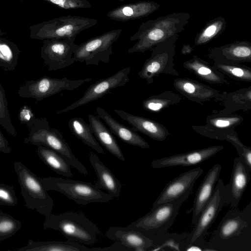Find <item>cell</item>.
<instances>
[{"mask_svg":"<svg viewBox=\"0 0 251 251\" xmlns=\"http://www.w3.org/2000/svg\"><path fill=\"white\" fill-rule=\"evenodd\" d=\"M131 250L126 247L121 243L116 241L111 246L103 248H91L89 251H130Z\"/></svg>","mask_w":251,"mask_h":251,"instance_id":"43","label":"cell"},{"mask_svg":"<svg viewBox=\"0 0 251 251\" xmlns=\"http://www.w3.org/2000/svg\"><path fill=\"white\" fill-rule=\"evenodd\" d=\"M60 8L70 10L88 9L92 7L88 0H43Z\"/></svg>","mask_w":251,"mask_h":251,"instance_id":"41","label":"cell"},{"mask_svg":"<svg viewBox=\"0 0 251 251\" xmlns=\"http://www.w3.org/2000/svg\"><path fill=\"white\" fill-rule=\"evenodd\" d=\"M251 251V202L242 210H228L205 243V250Z\"/></svg>","mask_w":251,"mask_h":251,"instance_id":"1","label":"cell"},{"mask_svg":"<svg viewBox=\"0 0 251 251\" xmlns=\"http://www.w3.org/2000/svg\"><path fill=\"white\" fill-rule=\"evenodd\" d=\"M251 172L239 157L234 159L230 181L225 185L226 205L237 207L251 180Z\"/></svg>","mask_w":251,"mask_h":251,"instance_id":"18","label":"cell"},{"mask_svg":"<svg viewBox=\"0 0 251 251\" xmlns=\"http://www.w3.org/2000/svg\"></svg>","mask_w":251,"mask_h":251,"instance_id":"48","label":"cell"},{"mask_svg":"<svg viewBox=\"0 0 251 251\" xmlns=\"http://www.w3.org/2000/svg\"><path fill=\"white\" fill-rule=\"evenodd\" d=\"M179 35L176 34L152 48L151 56L145 62L138 72L139 77L148 84L153 82L155 77L161 74L178 75L174 68L176 42Z\"/></svg>","mask_w":251,"mask_h":251,"instance_id":"10","label":"cell"},{"mask_svg":"<svg viewBox=\"0 0 251 251\" xmlns=\"http://www.w3.org/2000/svg\"><path fill=\"white\" fill-rule=\"evenodd\" d=\"M120 0V1H124V0Z\"/></svg>","mask_w":251,"mask_h":251,"instance_id":"47","label":"cell"},{"mask_svg":"<svg viewBox=\"0 0 251 251\" xmlns=\"http://www.w3.org/2000/svg\"><path fill=\"white\" fill-rule=\"evenodd\" d=\"M130 71V67L125 68L109 77L98 80L90 86L80 98L57 111L56 113L59 114L74 110L101 98L117 87L125 85L129 81Z\"/></svg>","mask_w":251,"mask_h":251,"instance_id":"14","label":"cell"},{"mask_svg":"<svg viewBox=\"0 0 251 251\" xmlns=\"http://www.w3.org/2000/svg\"><path fill=\"white\" fill-rule=\"evenodd\" d=\"M243 118L233 113L213 112L208 116L205 125L193 128L199 133L213 139L226 140V136L235 132L234 128L243 121Z\"/></svg>","mask_w":251,"mask_h":251,"instance_id":"15","label":"cell"},{"mask_svg":"<svg viewBox=\"0 0 251 251\" xmlns=\"http://www.w3.org/2000/svg\"><path fill=\"white\" fill-rule=\"evenodd\" d=\"M89 160L98 177L94 185L100 190H105L113 198H119L122 186L120 180L93 152L89 154Z\"/></svg>","mask_w":251,"mask_h":251,"instance_id":"26","label":"cell"},{"mask_svg":"<svg viewBox=\"0 0 251 251\" xmlns=\"http://www.w3.org/2000/svg\"><path fill=\"white\" fill-rule=\"evenodd\" d=\"M90 249L77 242L67 241H34L30 239L26 246L17 251H89Z\"/></svg>","mask_w":251,"mask_h":251,"instance_id":"30","label":"cell"},{"mask_svg":"<svg viewBox=\"0 0 251 251\" xmlns=\"http://www.w3.org/2000/svg\"><path fill=\"white\" fill-rule=\"evenodd\" d=\"M190 18L185 12L173 13L142 23L130 37L137 42L127 50L129 53L144 52L171 36L181 32Z\"/></svg>","mask_w":251,"mask_h":251,"instance_id":"2","label":"cell"},{"mask_svg":"<svg viewBox=\"0 0 251 251\" xmlns=\"http://www.w3.org/2000/svg\"><path fill=\"white\" fill-rule=\"evenodd\" d=\"M213 66L220 72L239 81H251V68L241 64L214 62Z\"/></svg>","mask_w":251,"mask_h":251,"instance_id":"36","label":"cell"},{"mask_svg":"<svg viewBox=\"0 0 251 251\" xmlns=\"http://www.w3.org/2000/svg\"><path fill=\"white\" fill-rule=\"evenodd\" d=\"M28 124L29 132L24 140L25 144L42 146L52 150L79 173L87 175L86 167L74 155L61 132L50 127L46 118H34Z\"/></svg>","mask_w":251,"mask_h":251,"instance_id":"4","label":"cell"},{"mask_svg":"<svg viewBox=\"0 0 251 251\" xmlns=\"http://www.w3.org/2000/svg\"><path fill=\"white\" fill-rule=\"evenodd\" d=\"M188 233L181 234L166 233L151 239L154 246L151 251L161 250L162 248H169V250L184 251V243Z\"/></svg>","mask_w":251,"mask_h":251,"instance_id":"37","label":"cell"},{"mask_svg":"<svg viewBox=\"0 0 251 251\" xmlns=\"http://www.w3.org/2000/svg\"><path fill=\"white\" fill-rule=\"evenodd\" d=\"M108 238L121 243L126 247L136 251L151 250L153 241L140 232L122 226H111L105 233Z\"/></svg>","mask_w":251,"mask_h":251,"instance_id":"21","label":"cell"},{"mask_svg":"<svg viewBox=\"0 0 251 251\" xmlns=\"http://www.w3.org/2000/svg\"><path fill=\"white\" fill-rule=\"evenodd\" d=\"M68 127L78 139L98 153H104V151L94 136L89 124L81 117H74L68 122Z\"/></svg>","mask_w":251,"mask_h":251,"instance_id":"32","label":"cell"},{"mask_svg":"<svg viewBox=\"0 0 251 251\" xmlns=\"http://www.w3.org/2000/svg\"><path fill=\"white\" fill-rule=\"evenodd\" d=\"M203 173V169L199 167L180 174L166 184L152 207L176 200L192 191L195 183Z\"/></svg>","mask_w":251,"mask_h":251,"instance_id":"16","label":"cell"},{"mask_svg":"<svg viewBox=\"0 0 251 251\" xmlns=\"http://www.w3.org/2000/svg\"><path fill=\"white\" fill-rule=\"evenodd\" d=\"M91 80L89 77L70 80L66 77L57 78L44 76L25 82L19 88L18 94L22 98L41 100L64 90L73 91Z\"/></svg>","mask_w":251,"mask_h":251,"instance_id":"12","label":"cell"},{"mask_svg":"<svg viewBox=\"0 0 251 251\" xmlns=\"http://www.w3.org/2000/svg\"><path fill=\"white\" fill-rule=\"evenodd\" d=\"M174 86L187 99L200 104L212 100H220L223 96V93L189 78H176L174 81Z\"/></svg>","mask_w":251,"mask_h":251,"instance_id":"20","label":"cell"},{"mask_svg":"<svg viewBox=\"0 0 251 251\" xmlns=\"http://www.w3.org/2000/svg\"><path fill=\"white\" fill-rule=\"evenodd\" d=\"M88 119L91 130L99 144L119 160L124 162L125 156L117 141L100 118L90 114Z\"/></svg>","mask_w":251,"mask_h":251,"instance_id":"27","label":"cell"},{"mask_svg":"<svg viewBox=\"0 0 251 251\" xmlns=\"http://www.w3.org/2000/svg\"><path fill=\"white\" fill-rule=\"evenodd\" d=\"M21 222L11 215L0 212V242L14 235L21 228Z\"/></svg>","mask_w":251,"mask_h":251,"instance_id":"38","label":"cell"},{"mask_svg":"<svg viewBox=\"0 0 251 251\" xmlns=\"http://www.w3.org/2000/svg\"><path fill=\"white\" fill-rule=\"evenodd\" d=\"M193 50V48L189 45H183L181 52L182 54L190 53Z\"/></svg>","mask_w":251,"mask_h":251,"instance_id":"45","label":"cell"},{"mask_svg":"<svg viewBox=\"0 0 251 251\" xmlns=\"http://www.w3.org/2000/svg\"><path fill=\"white\" fill-rule=\"evenodd\" d=\"M40 178L46 190L59 192L79 205L106 203L114 199L90 182L59 177Z\"/></svg>","mask_w":251,"mask_h":251,"instance_id":"7","label":"cell"},{"mask_svg":"<svg viewBox=\"0 0 251 251\" xmlns=\"http://www.w3.org/2000/svg\"><path fill=\"white\" fill-rule=\"evenodd\" d=\"M183 67L201 79L217 84H229L225 75L207 61L194 55L183 63Z\"/></svg>","mask_w":251,"mask_h":251,"instance_id":"28","label":"cell"},{"mask_svg":"<svg viewBox=\"0 0 251 251\" xmlns=\"http://www.w3.org/2000/svg\"><path fill=\"white\" fill-rule=\"evenodd\" d=\"M208 56L214 62L241 64L251 61V43L236 41L211 49Z\"/></svg>","mask_w":251,"mask_h":251,"instance_id":"19","label":"cell"},{"mask_svg":"<svg viewBox=\"0 0 251 251\" xmlns=\"http://www.w3.org/2000/svg\"><path fill=\"white\" fill-rule=\"evenodd\" d=\"M226 141L236 149L239 158L246 165L251 172V148L243 144L238 138L236 132L226 136Z\"/></svg>","mask_w":251,"mask_h":251,"instance_id":"40","label":"cell"},{"mask_svg":"<svg viewBox=\"0 0 251 251\" xmlns=\"http://www.w3.org/2000/svg\"><path fill=\"white\" fill-rule=\"evenodd\" d=\"M0 125L11 136L15 137L16 130L13 125L5 91L0 83Z\"/></svg>","mask_w":251,"mask_h":251,"instance_id":"39","label":"cell"},{"mask_svg":"<svg viewBox=\"0 0 251 251\" xmlns=\"http://www.w3.org/2000/svg\"><path fill=\"white\" fill-rule=\"evenodd\" d=\"M98 20L78 16H64L32 25L29 27L32 39H75L82 31L97 25Z\"/></svg>","mask_w":251,"mask_h":251,"instance_id":"6","label":"cell"},{"mask_svg":"<svg viewBox=\"0 0 251 251\" xmlns=\"http://www.w3.org/2000/svg\"><path fill=\"white\" fill-rule=\"evenodd\" d=\"M181 97L177 94L167 91L158 95H152L142 102L143 108L150 112H158L169 106L177 104Z\"/></svg>","mask_w":251,"mask_h":251,"instance_id":"33","label":"cell"},{"mask_svg":"<svg viewBox=\"0 0 251 251\" xmlns=\"http://www.w3.org/2000/svg\"><path fill=\"white\" fill-rule=\"evenodd\" d=\"M115 113L132 126L135 131H140L151 138L162 141L170 135L169 130L162 124L150 119L134 115L121 109H114Z\"/></svg>","mask_w":251,"mask_h":251,"instance_id":"23","label":"cell"},{"mask_svg":"<svg viewBox=\"0 0 251 251\" xmlns=\"http://www.w3.org/2000/svg\"><path fill=\"white\" fill-rule=\"evenodd\" d=\"M20 52L16 44L0 36V68L8 72L14 70Z\"/></svg>","mask_w":251,"mask_h":251,"instance_id":"34","label":"cell"},{"mask_svg":"<svg viewBox=\"0 0 251 251\" xmlns=\"http://www.w3.org/2000/svg\"><path fill=\"white\" fill-rule=\"evenodd\" d=\"M122 31L120 28L109 31L78 45L73 55L75 62L93 65L108 63L112 53V46Z\"/></svg>","mask_w":251,"mask_h":251,"instance_id":"11","label":"cell"},{"mask_svg":"<svg viewBox=\"0 0 251 251\" xmlns=\"http://www.w3.org/2000/svg\"><path fill=\"white\" fill-rule=\"evenodd\" d=\"M44 229H51L61 233L68 240L92 245L98 241L101 231L81 211H67L45 217Z\"/></svg>","mask_w":251,"mask_h":251,"instance_id":"3","label":"cell"},{"mask_svg":"<svg viewBox=\"0 0 251 251\" xmlns=\"http://www.w3.org/2000/svg\"><path fill=\"white\" fill-rule=\"evenodd\" d=\"M192 191L173 201L152 207L150 211L127 226L137 230L151 239L168 232L174 223L183 203Z\"/></svg>","mask_w":251,"mask_h":251,"instance_id":"5","label":"cell"},{"mask_svg":"<svg viewBox=\"0 0 251 251\" xmlns=\"http://www.w3.org/2000/svg\"><path fill=\"white\" fill-rule=\"evenodd\" d=\"M226 205L225 185L219 178L210 201L203 209L194 225L191 232L188 233L184 243V250L192 246H199L205 250V237L208 230L215 221L219 213Z\"/></svg>","mask_w":251,"mask_h":251,"instance_id":"9","label":"cell"},{"mask_svg":"<svg viewBox=\"0 0 251 251\" xmlns=\"http://www.w3.org/2000/svg\"><path fill=\"white\" fill-rule=\"evenodd\" d=\"M75 39H47L43 40L41 56L50 71L69 66L75 62L73 57L78 45Z\"/></svg>","mask_w":251,"mask_h":251,"instance_id":"13","label":"cell"},{"mask_svg":"<svg viewBox=\"0 0 251 251\" xmlns=\"http://www.w3.org/2000/svg\"><path fill=\"white\" fill-rule=\"evenodd\" d=\"M15 171L25 206L45 217L52 213L53 201L37 176L22 162H14Z\"/></svg>","mask_w":251,"mask_h":251,"instance_id":"8","label":"cell"},{"mask_svg":"<svg viewBox=\"0 0 251 251\" xmlns=\"http://www.w3.org/2000/svg\"><path fill=\"white\" fill-rule=\"evenodd\" d=\"M226 22L222 16L218 17L207 23L195 38V44H205L222 33L226 29Z\"/></svg>","mask_w":251,"mask_h":251,"instance_id":"35","label":"cell"},{"mask_svg":"<svg viewBox=\"0 0 251 251\" xmlns=\"http://www.w3.org/2000/svg\"><path fill=\"white\" fill-rule=\"evenodd\" d=\"M221 166L215 164L206 173L196 194L193 207L192 224L194 226L200 214L211 198L221 171Z\"/></svg>","mask_w":251,"mask_h":251,"instance_id":"22","label":"cell"},{"mask_svg":"<svg viewBox=\"0 0 251 251\" xmlns=\"http://www.w3.org/2000/svg\"><path fill=\"white\" fill-rule=\"evenodd\" d=\"M4 34V33L2 32V30H1L0 28V36H2Z\"/></svg>","mask_w":251,"mask_h":251,"instance_id":"46","label":"cell"},{"mask_svg":"<svg viewBox=\"0 0 251 251\" xmlns=\"http://www.w3.org/2000/svg\"><path fill=\"white\" fill-rule=\"evenodd\" d=\"M18 199L12 187L5 184H0V205L15 206Z\"/></svg>","mask_w":251,"mask_h":251,"instance_id":"42","label":"cell"},{"mask_svg":"<svg viewBox=\"0 0 251 251\" xmlns=\"http://www.w3.org/2000/svg\"><path fill=\"white\" fill-rule=\"evenodd\" d=\"M0 151L4 153H9L11 152V149L6 138L0 130Z\"/></svg>","mask_w":251,"mask_h":251,"instance_id":"44","label":"cell"},{"mask_svg":"<svg viewBox=\"0 0 251 251\" xmlns=\"http://www.w3.org/2000/svg\"><path fill=\"white\" fill-rule=\"evenodd\" d=\"M223 148L222 146H213L164 157L153 160L151 166L155 169L193 166L208 160Z\"/></svg>","mask_w":251,"mask_h":251,"instance_id":"17","label":"cell"},{"mask_svg":"<svg viewBox=\"0 0 251 251\" xmlns=\"http://www.w3.org/2000/svg\"><path fill=\"white\" fill-rule=\"evenodd\" d=\"M98 117L102 119L109 127L111 132L126 143L142 149L150 148L149 143L131 128H129L116 121L101 107L96 109Z\"/></svg>","mask_w":251,"mask_h":251,"instance_id":"25","label":"cell"},{"mask_svg":"<svg viewBox=\"0 0 251 251\" xmlns=\"http://www.w3.org/2000/svg\"><path fill=\"white\" fill-rule=\"evenodd\" d=\"M37 154L39 158L50 168L62 176H73L70 165L59 154L44 146H37Z\"/></svg>","mask_w":251,"mask_h":251,"instance_id":"31","label":"cell"},{"mask_svg":"<svg viewBox=\"0 0 251 251\" xmlns=\"http://www.w3.org/2000/svg\"><path fill=\"white\" fill-rule=\"evenodd\" d=\"M160 5L152 1H139L115 7L107 14L111 20L126 22L149 16L159 9Z\"/></svg>","mask_w":251,"mask_h":251,"instance_id":"24","label":"cell"},{"mask_svg":"<svg viewBox=\"0 0 251 251\" xmlns=\"http://www.w3.org/2000/svg\"><path fill=\"white\" fill-rule=\"evenodd\" d=\"M224 108L216 111L219 113H233L237 110L251 108V87L243 88L229 93L224 92L220 100Z\"/></svg>","mask_w":251,"mask_h":251,"instance_id":"29","label":"cell"}]
</instances>
